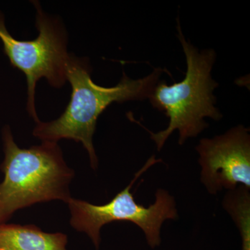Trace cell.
I'll return each mask as SVG.
<instances>
[{"instance_id":"cell-1","label":"cell","mask_w":250,"mask_h":250,"mask_svg":"<svg viewBox=\"0 0 250 250\" xmlns=\"http://www.w3.org/2000/svg\"><path fill=\"white\" fill-rule=\"evenodd\" d=\"M164 72L167 71L156 68L139 80L130 79L124 72L118 84L107 88L94 83L88 59L69 54L66 77L72 86L70 103L57 120L36 123L33 135L42 141L57 143L70 139L82 143L89 155L92 168L96 170L98 158L93 138L99 117L112 103L149 98Z\"/></svg>"},{"instance_id":"cell-2","label":"cell","mask_w":250,"mask_h":250,"mask_svg":"<svg viewBox=\"0 0 250 250\" xmlns=\"http://www.w3.org/2000/svg\"><path fill=\"white\" fill-rule=\"evenodd\" d=\"M4 159L0 166V224L15 212L40 202L72 198L70 184L75 172L68 167L57 143L42 141L23 149L15 142L9 125L2 129Z\"/></svg>"},{"instance_id":"cell-3","label":"cell","mask_w":250,"mask_h":250,"mask_svg":"<svg viewBox=\"0 0 250 250\" xmlns=\"http://www.w3.org/2000/svg\"><path fill=\"white\" fill-rule=\"evenodd\" d=\"M177 37L180 41L187 60L185 77L180 82L167 85L161 80L154 87L148 98L153 107L165 112L169 118L167 128L153 133L141 125L150 134L151 139L160 151L167 139L175 130L179 131V144L183 145L190 138H195L208 127L205 118L219 121L223 114L215 106L216 98L213 94L218 83L211 77V70L216 59L213 49L200 52L184 37L179 18H177Z\"/></svg>"},{"instance_id":"cell-4","label":"cell","mask_w":250,"mask_h":250,"mask_svg":"<svg viewBox=\"0 0 250 250\" xmlns=\"http://www.w3.org/2000/svg\"><path fill=\"white\" fill-rule=\"evenodd\" d=\"M155 155L148 159L141 170L134 175L129 185L113 199L103 205H95L84 200L72 198L67 202L71 213L70 225L80 232L86 233L95 248L100 246V230L113 222H130L137 225L144 232L147 244L154 249L160 246L161 229L167 220H177L178 212L175 200L167 190L158 189L155 202L149 207L136 202L131 188L144 172L157 163Z\"/></svg>"},{"instance_id":"cell-5","label":"cell","mask_w":250,"mask_h":250,"mask_svg":"<svg viewBox=\"0 0 250 250\" xmlns=\"http://www.w3.org/2000/svg\"><path fill=\"white\" fill-rule=\"evenodd\" d=\"M36 6V27L39 36L31 41H20L6 29L4 16L0 12V40L5 55L11 65L27 77V109L29 116L39 123L36 111L35 96L37 82L45 78L54 88H60L67 81V36L58 20L44 12L38 1Z\"/></svg>"},{"instance_id":"cell-6","label":"cell","mask_w":250,"mask_h":250,"mask_svg":"<svg viewBox=\"0 0 250 250\" xmlns=\"http://www.w3.org/2000/svg\"><path fill=\"white\" fill-rule=\"evenodd\" d=\"M201 182L208 193L250 189V129L238 125L212 139H202L196 147Z\"/></svg>"},{"instance_id":"cell-7","label":"cell","mask_w":250,"mask_h":250,"mask_svg":"<svg viewBox=\"0 0 250 250\" xmlns=\"http://www.w3.org/2000/svg\"><path fill=\"white\" fill-rule=\"evenodd\" d=\"M67 236L36 225L0 224V250H67Z\"/></svg>"},{"instance_id":"cell-8","label":"cell","mask_w":250,"mask_h":250,"mask_svg":"<svg viewBox=\"0 0 250 250\" xmlns=\"http://www.w3.org/2000/svg\"><path fill=\"white\" fill-rule=\"evenodd\" d=\"M225 210L235 222L242 238V250H250V189L242 186L228 190L223 199Z\"/></svg>"}]
</instances>
